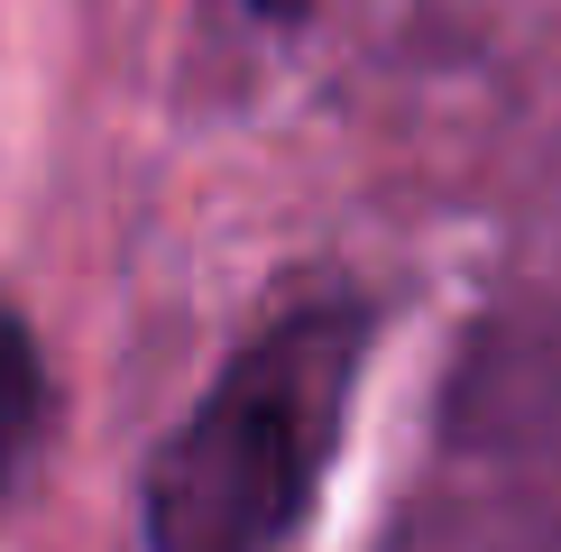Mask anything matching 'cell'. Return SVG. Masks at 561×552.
Masks as SVG:
<instances>
[{"label":"cell","instance_id":"1","mask_svg":"<svg viewBox=\"0 0 561 552\" xmlns=\"http://www.w3.org/2000/svg\"><path fill=\"white\" fill-rule=\"evenodd\" d=\"M378 304L304 295L221 359L138 470V552H286L350 451Z\"/></svg>","mask_w":561,"mask_h":552},{"label":"cell","instance_id":"2","mask_svg":"<svg viewBox=\"0 0 561 552\" xmlns=\"http://www.w3.org/2000/svg\"><path fill=\"white\" fill-rule=\"evenodd\" d=\"M46 433H56V368H46L37 322L0 295V534L46 460Z\"/></svg>","mask_w":561,"mask_h":552},{"label":"cell","instance_id":"3","mask_svg":"<svg viewBox=\"0 0 561 552\" xmlns=\"http://www.w3.org/2000/svg\"><path fill=\"white\" fill-rule=\"evenodd\" d=\"M249 19H259V28H304V19L322 10V0H240Z\"/></svg>","mask_w":561,"mask_h":552}]
</instances>
